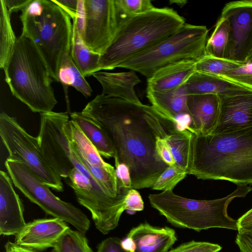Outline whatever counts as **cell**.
Masks as SVG:
<instances>
[{"label": "cell", "instance_id": "6da1fadb", "mask_svg": "<svg viewBox=\"0 0 252 252\" xmlns=\"http://www.w3.org/2000/svg\"><path fill=\"white\" fill-rule=\"evenodd\" d=\"M82 114L93 121L113 147L115 165H126L132 189L152 188L168 166L158 154V138H166L177 123L152 105L100 94L89 102Z\"/></svg>", "mask_w": 252, "mask_h": 252}, {"label": "cell", "instance_id": "7a4b0ae2", "mask_svg": "<svg viewBox=\"0 0 252 252\" xmlns=\"http://www.w3.org/2000/svg\"><path fill=\"white\" fill-rule=\"evenodd\" d=\"M188 174L203 180L252 184V126L220 134L196 135Z\"/></svg>", "mask_w": 252, "mask_h": 252}, {"label": "cell", "instance_id": "3957f363", "mask_svg": "<svg viewBox=\"0 0 252 252\" xmlns=\"http://www.w3.org/2000/svg\"><path fill=\"white\" fill-rule=\"evenodd\" d=\"M5 80L12 94L32 112L52 111L57 104L49 68L29 37L21 33L4 68Z\"/></svg>", "mask_w": 252, "mask_h": 252}, {"label": "cell", "instance_id": "277c9868", "mask_svg": "<svg viewBox=\"0 0 252 252\" xmlns=\"http://www.w3.org/2000/svg\"><path fill=\"white\" fill-rule=\"evenodd\" d=\"M185 21L172 8H157L121 23L101 55L98 71L112 70L178 31Z\"/></svg>", "mask_w": 252, "mask_h": 252}, {"label": "cell", "instance_id": "5b68a950", "mask_svg": "<svg viewBox=\"0 0 252 252\" xmlns=\"http://www.w3.org/2000/svg\"><path fill=\"white\" fill-rule=\"evenodd\" d=\"M22 33L32 39L46 61L53 80L63 58L70 54L71 18L53 0H32L22 11Z\"/></svg>", "mask_w": 252, "mask_h": 252}, {"label": "cell", "instance_id": "8992f818", "mask_svg": "<svg viewBox=\"0 0 252 252\" xmlns=\"http://www.w3.org/2000/svg\"><path fill=\"white\" fill-rule=\"evenodd\" d=\"M252 190L250 186L238 185L227 196L211 200L182 197L172 190L163 191L148 196L152 207L173 226L200 231L212 228L237 230V220L230 217L227 208L236 197H244Z\"/></svg>", "mask_w": 252, "mask_h": 252}, {"label": "cell", "instance_id": "52a82bcc", "mask_svg": "<svg viewBox=\"0 0 252 252\" xmlns=\"http://www.w3.org/2000/svg\"><path fill=\"white\" fill-rule=\"evenodd\" d=\"M208 33L205 26L185 23L176 32L119 67L138 72L148 79L169 64L187 59L197 61L205 55Z\"/></svg>", "mask_w": 252, "mask_h": 252}, {"label": "cell", "instance_id": "ba28073f", "mask_svg": "<svg viewBox=\"0 0 252 252\" xmlns=\"http://www.w3.org/2000/svg\"><path fill=\"white\" fill-rule=\"evenodd\" d=\"M69 156L74 168L67 183L74 190L79 203L91 213L96 228L107 234L118 225L125 210L127 195L112 196L93 176L73 149Z\"/></svg>", "mask_w": 252, "mask_h": 252}, {"label": "cell", "instance_id": "9c48e42d", "mask_svg": "<svg viewBox=\"0 0 252 252\" xmlns=\"http://www.w3.org/2000/svg\"><path fill=\"white\" fill-rule=\"evenodd\" d=\"M5 166L13 185L46 214L73 225L85 235L90 220L79 208L56 196L23 162L7 158Z\"/></svg>", "mask_w": 252, "mask_h": 252}, {"label": "cell", "instance_id": "30bf717a", "mask_svg": "<svg viewBox=\"0 0 252 252\" xmlns=\"http://www.w3.org/2000/svg\"><path fill=\"white\" fill-rule=\"evenodd\" d=\"M0 135L8 158L27 164L45 185L59 192L63 191L61 177L44 158L37 137L26 131L16 118L5 112L0 114Z\"/></svg>", "mask_w": 252, "mask_h": 252}, {"label": "cell", "instance_id": "8fae6325", "mask_svg": "<svg viewBox=\"0 0 252 252\" xmlns=\"http://www.w3.org/2000/svg\"><path fill=\"white\" fill-rule=\"evenodd\" d=\"M69 120L67 112L40 113L37 136L44 158L53 169L65 179L74 168L69 157V142L64 130V126Z\"/></svg>", "mask_w": 252, "mask_h": 252}, {"label": "cell", "instance_id": "7c38bea8", "mask_svg": "<svg viewBox=\"0 0 252 252\" xmlns=\"http://www.w3.org/2000/svg\"><path fill=\"white\" fill-rule=\"evenodd\" d=\"M82 39L93 52L102 55L112 43L119 27L114 0H84Z\"/></svg>", "mask_w": 252, "mask_h": 252}, {"label": "cell", "instance_id": "4fadbf2b", "mask_svg": "<svg viewBox=\"0 0 252 252\" xmlns=\"http://www.w3.org/2000/svg\"><path fill=\"white\" fill-rule=\"evenodd\" d=\"M220 17L226 18L229 26L225 59L246 63L252 49V2L250 0L229 2L223 8Z\"/></svg>", "mask_w": 252, "mask_h": 252}, {"label": "cell", "instance_id": "5bb4252c", "mask_svg": "<svg viewBox=\"0 0 252 252\" xmlns=\"http://www.w3.org/2000/svg\"><path fill=\"white\" fill-rule=\"evenodd\" d=\"M220 113L210 135L228 133L252 126V92L219 95Z\"/></svg>", "mask_w": 252, "mask_h": 252}, {"label": "cell", "instance_id": "9a60e30c", "mask_svg": "<svg viewBox=\"0 0 252 252\" xmlns=\"http://www.w3.org/2000/svg\"><path fill=\"white\" fill-rule=\"evenodd\" d=\"M69 228L64 221L52 218L34 220L15 236V243L36 251L54 248Z\"/></svg>", "mask_w": 252, "mask_h": 252}, {"label": "cell", "instance_id": "2e32d148", "mask_svg": "<svg viewBox=\"0 0 252 252\" xmlns=\"http://www.w3.org/2000/svg\"><path fill=\"white\" fill-rule=\"evenodd\" d=\"M9 175L0 171V234L17 235L26 225L24 207Z\"/></svg>", "mask_w": 252, "mask_h": 252}, {"label": "cell", "instance_id": "e0dca14e", "mask_svg": "<svg viewBox=\"0 0 252 252\" xmlns=\"http://www.w3.org/2000/svg\"><path fill=\"white\" fill-rule=\"evenodd\" d=\"M187 106L190 118L187 129L196 135L211 134L219 119V95L214 94L189 95Z\"/></svg>", "mask_w": 252, "mask_h": 252}, {"label": "cell", "instance_id": "ac0fdd59", "mask_svg": "<svg viewBox=\"0 0 252 252\" xmlns=\"http://www.w3.org/2000/svg\"><path fill=\"white\" fill-rule=\"evenodd\" d=\"M126 237L133 244L131 252H168L177 240L174 229L155 227L148 223L132 228Z\"/></svg>", "mask_w": 252, "mask_h": 252}, {"label": "cell", "instance_id": "d6986e66", "mask_svg": "<svg viewBox=\"0 0 252 252\" xmlns=\"http://www.w3.org/2000/svg\"><path fill=\"white\" fill-rule=\"evenodd\" d=\"M196 61L183 60L158 69L147 79V91L163 92L179 88L195 71Z\"/></svg>", "mask_w": 252, "mask_h": 252}, {"label": "cell", "instance_id": "ffe728a7", "mask_svg": "<svg viewBox=\"0 0 252 252\" xmlns=\"http://www.w3.org/2000/svg\"><path fill=\"white\" fill-rule=\"evenodd\" d=\"M188 95L214 94L229 95L251 93L252 90L216 75L195 71L183 85Z\"/></svg>", "mask_w": 252, "mask_h": 252}, {"label": "cell", "instance_id": "44dd1931", "mask_svg": "<svg viewBox=\"0 0 252 252\" xmlns=\"http://www.w3.org/2000/svg\"><path fill=\"white\" fill-rule=\"evenodd\" d=\"M100 84L102 94L134 102H140L134 87L141 81L133 71L109 72L99 71L92 74Z\"/></svg>", "mask_w": 252, "mask_h": 252}, {"label": "cell", "instance_id": "7402d4cb", "mask_svg": "<svg viewBox=\"0 0 252 252\" xmlns=\"http://www.w3.org/2000/svg\"><path fill=\"white\" fill-rule=\"evenodd\" d=\"M147 97L153 106L177 123L179 126V117H189L187 106L188 95L183 85L175 90L167 92L147 91Z\"/></svg>", "mask_w": 252, "mask_h": 252}, {"label": "cell", "instance_id": "603a6c76", "mask_svg": "<svg viewBox=\"0 0 252 252\" xmlns=\"http://www.w3.org/2000/svg\"><path fill=\"white\" fill-rule=\"evenodd\" d=\"M64 130L68 141L88 164L103 167L113 172L116 171L113 166L104 161L96 148L75 122L71 120H69L64 126Z\"/></svg>", "mask_w": 252, "mask_h": 252}, {"label": "cell", "instance_id": "cb8c5ba5", "mask_svg": "<svg viewBox=\"0 0 252 252\" xmlns=\"http://www.w3.org/2000/svg\"><path fill=\"white\" fill-rule=\"evenodd\" d=\"M101 55L92 51L85 44L77 25L72 21L70 57L74 63L85 78L98 71Z\"/></svg>", "mask_w": 252, "mask_h": 252}, {"label": "cell", "instance_id": "d4e9b609", "mask_svg": "<svg viewBox=\"0 0 252 252\" xmlns=\"http://www.w3.org/2000/svg\"><path fill=\"white\" fill-rule=\"evenodd\" d=\"M70 116L101 156L107 158L114 157V150L111 142L98 125L81 112H72Z\"/></svg>", "mask_w": 252, "mask_h": 252}, {"label": "cell", "instance_id": "484cf974", "mask_svg": "<svg viewBox=\"0 0 252 252\" xmlns=\"http://www.w3.org/2000/svg\"><path fill=\"white\" fill-rule=\"evenodd\" d=\"M193 133L187 129L176 128L166 140L171 150L175 165L188 173L190 167Z\"/></svg>", "mask_w": 252, "mask_h": 252}, {"label": "cell", "instance_id": "4316f807", "mask_svg": "<svg viewBox=\"0 0 252 252\" xmlns=\"http://www.w3.org/2000/svg\"><path fill=\"white\" fill-rule=\"evenodd\" d=\"M58 80L64 87H72L86 97L92 94L91 86L74 63L70 54L65 56L61 62Z\"/></svg>", "mask_w": 252, "mask_h": 252}, {"label": "cell", "instance_id": "83f0119b", "mask_svg": "<svg viewBox=\"0 0 252 252\" xmlns=\"http://www.w3.org/2000/svg\"><path fill=\"white\" fill-rule=\"evenodd\" d=\"M10 15L3 0H0V67L3 69L17 37L12 28Z\"/></svg>", "mask_w": 252, "mask_h": 252}, {"label": "cell", "instance_id": "f1b7e54d", "mask_svg": "<svg viewBox=\"0 0 252 252\" xmlns=\"http://www.w3.org/2000/svg\"><path fill=\"white\" fill-rule=\"evenodd\" d=\"M229 34L228 21L226 18L220 17L214 31L207 40L205 54L225 59Z\"/></svg>", "mask_w": 252, "mask_h": 252}, {"label": "cell", "instance_id": "f546056e", "mask_svg": "<svg viewBox=\"0 0 252 252\" xmlns=\"http://www.w3.org/2000/svg\"><path fill=\"white\" fill-rule=\"evenodd\" d=\"M244 63L205 54L196 61L195 71L221 76Z\"/></svg>", "mask_w": 252, "mask_h": 252}, {"label": "cell", "instance_id": "4dcf8cb0", "mask_svg": "<svg viewBox=\"0 0 252 252\" xmlns=\"http://www.w3.org/2000/svg\"><path fill=\"white\" fill-rule=\"evenodd\" d=\"M119 26L128 19L155 7L150 0H114Z\"/></svg>", "mask_w": 252, "mask_h": 252}, {"label": "cell", "instance_id": "1f68e13d", "mask_svg": "<svg viewBox=\"0 0 252 252\" xmlns=\"http://www.w3.org/2000/svg\"><path fill=\"white\" fill-rule=\"evenodd\" d=\"M187 174L186 171L175 165L168 166L158 178L152 189L162 191L172 190Z\"/></svg>", "mask_w": 252, "mask_h": 252}, {"label": "cell", "instance_id": "d6a6232c", "mask_svg": "<svg viewBox=\"0 0 252 252\" xmlns=\"http://www.w3.org/2000/svg\"><path fill=\"white\" fill-rule=\"evenodd\" d=\"M221 77L252 90V63H245Z\"/></svg>", "mask_w": 252, "mask_h": 252}, {"label": "cell", "instance_id": "836d02e7", "mask_svg": "<svg viewBox=\"0 0 252 252\" xmlns=\"http://www.w3.org/2000/svg\"><path fill=\"white\" fill-rule=\"evenodd\" d=\"M221 248L216 244L191 241L182 244L168 252H219Z\"/></svg>", "mask_w": 252, "mask_h": 252}, {"label": "cell", "instance_id": "e575fe53", "mask_svg": "<svg viewBox=\"0 0 252 252\" xmlns=\"http://www.w3.org/2000/svg\"><path fill=\"white\" fill-rule=\"evenodd\" d=\"M144 208V202L139 192L136 189H130L125 199V210L132 214L143 210Z\"/></svg>", "mask_w": 252, "mask_h": 252}, {"label": "cell", "instance_id": "d590c367", "mask_svg": "<svg viewBox=\"0 0 252 252\" xmlns=\"http://www.w3.org/2000/svg\"><path fill=\"white\" fill-rule=\"evenodd\" d=\"M67 232L70 237L74 252H94L85 234L70 228Z\"/></svg>", "mask_w": 252, "mask_h": 252}, {"label": "cell", "instance_id": "8d00e7d4", "mask_svg": "<svg viewBox=\"0 0 252 252\" xmlns=\"http://www.w3.org/2000/svg\"><path fill=\"white\" fill-rule=\"evenodd\" d=\"M156 151L161 159L168 166L175 165L170 147L166 138H158L156 142Z\"/></svg>", "mask_w": 252, "mask_h": 252}, {"label": "cell", "instance_id": "74e56055", "mask_svg": "<svg viewBox=\"0 0 252 252\" xmlns=\"http://www.w3.org/2000/svg\"><path fill=\"white\" fill-rule=\"evenodd\" d=\"M121 242L119 238L109 237L98 245L96 252H128L122 247Z\"/></svg>", "mask_w": 252, "mask_h": 252}, {"label": "cell", "instance_id": "f35d334b", "mask_svg": "<svg viewBox=\"0 0 252 252\" xmlns=\"http://www.w3.org/2000/svg\"><path fill=\"white\" fill-rule=\"evenodd\" d=\"M237 230L239 233H252V208L237 220Z\"/></svg>", "mask_w": 252, "mask_h": 252}, {"label": "cell", "instance_id": "ab89813d", "mask_svg": "<svg viewBox=\"0 0 252 252\" xmlns=\"http://www.w3.org/2000/svg\"><path fill=\"white\" fill-rule=\"evenodd\" d=\"M116 174L122 186L126 188L132 189L129 170L124 164H119L115 166Z\"/></svg>", "mask_w": 252, "mask_h": 252}, {"label": "cell", "instance_id": "60d3db41", "mask_svg": "<svg viewBox=\"0 0 252 252\" xmlns=\"http://www.w3.org/2000/svg\"><path fill=\"white\" fill-rule=\"evenodd\" d=\"M70 16L73 20L77 16L78 0H53Z\"/></svg>", "mask_w": 252, "mask_h": 252}, {"label": "cell", "instance_id": "b9f144b4", "mask_svg": "<svg viewBox=\"0 0 252 252\" xmlns=\"http://www.w3.org/2000/svg\"><path fill=\"white\" fill-rule=\"evenodd\" d=\"M235 243L241 252H252V233H238Z\"/></svg>", "mask_w": 252, "mask_h": 252}, {"label": "cell", "instance_id": "7bdbcfd3", "mask_svg": "<svg viewBox=\"0 0 252 252\" xmlns=\"http://www.w3.org/2000/svg\"><path fill=\"white\" fill-rule=\"evenodd\" d=\"M72 21L75 22L79 34L82 38L84 33L85 24L84 0H78L77 16Z\"/></svg>", "mask_w": 252, "mask_h": 252}, {"label": "cell", "instance_id": "ee69618b", "mask_svg": "<svg viewBox=\"0 0 252 252\" xmlns=\"http://www.w3.org/2000/svg\"><path fill=\"white\" fill-rule=\"evenodd\" d=\"M32 0H3L10 15L19 10L22 11Z\"/></svg>", "mask_w": 252, "mask_h": 252}, {"label": "cell", "instance_id": "f6af8a7d", "mask_svg": "<svg viewBox=\"0 0 252 252\" xmlns=\"http://www.w3.org/2000/svg\"><path fill=\"white\" fill-rule=\"evenodd\" d=\"M54 248H56L58 252H74L70 237L67 232L59 240Z\"/></svg>", "mask_w": 252, "mask_h": 252}, {"label": "cell", "instance_id": "bcb514c9", "mask_svg": "<svg viewBox=\"0 0 252 252\" xmlns=\"http://www.w3.org/2000/svg\"><path fill=\"white\" fill-rule=\"evenodd\" d=\"M5 252H38V251L25 248L8 241L4 246Z\"/></svg>", "mask_w": 252, "mask_h": 252}, {"label": "cell", "instance_id": "7dc6e473", "mask_svg": "<svg viewBox=\"0 0 252 252\" xmlns=\"http://www.w3.org/2000/svg\"><path fill=\"white\" fill-rule=\"evenodd\" d=\"M246 63H252V49L247 58Z\"/></svg>", "mask_w": 252, "mask_h": 252}, {"label": "cell", "instance_id": "c3c4849f", "mask_svg": "<svg viewBox=\"0 0 252 252\" xmlns=\"http://www.w3.org/2000/svg\"><path fill=\"white\" fill-rule=\"evenodd\" d=\"M171 3H172V2H175L176 3V4H178L177 2H179V4H178V5H184V4H185L187 2V1H185V0H180V1H170Z\"/></svg>", "mask_w": 252, "mask_h": 252}, {"label": "cell", "instance_id": "681fc988", "mask_svg": "<svg viewBox=\"0 0 252 252\" xmlns=\"http://www.w3.org/2000/svg\"><path fill=\"white\" fill-rule=\"evenodd\" d=\"M51 252H58V251L56 248H53Z\"/></svg>", "mask_w": 252, "mask_h": 252}, {"label": "cell", "instance_id": "f907efd6", "mask_svg": "<svg viewBox=\"0 0 252 252\" xmlns=\"http://www.w3.org/2000/svg\"><path fill=\"white\" fill-rule=\"evenodd\" d=\"M251 2H252V0H250Z\"/></svg>", "mask_w": 252, "mask_h": 252}]
</instances>
